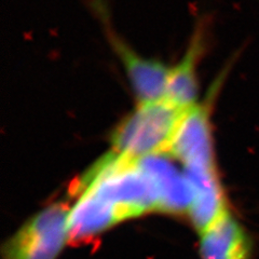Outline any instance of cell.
I'll return each mask as SVG.
<instances>
[{
  "label": "cell",
  "instance_id": "obj_1",
  "mask_svg": "<svg viewBox=\"0 0 259 259\" xmlns=\"http://www.w3.org/2000/svg\"><path fill=\"white\" fill-rule=\"evenodd\" d=\"M90 191L115 207L120 221L159 210L155 187L131 159L111 151L89 168L77 183L75 192Z\"/></svg>",
  "mask_w": 259,
  "mask_h": 259
},
{
  "label": "cell",
  "instance_id": "obj_2",
  "mask_svg": "<svg viewBox=\"0 0 259 259\" xmlns=\"http://www.w3.org/2000/svg\"><path fill=\"white\" fill-rule=\"evenodd\" d=\"M187 109L166 100L140 104L112 132V151L131 159L168 153Z\"/></svg>",
  "mask_w": 259,
  "mask_h": 259
},
{
  "label": "cell",
  "instance_id": "obj_3",
  "mask_svg": "<svg viewBox=\"0 0 259 259\" xmlns=\"http://www.w3.org/2000/svg\"><path fill=\"white\" fill-rule=\"evenodd\" d=\"M68 214L56 203L29 218L7 243L4 259H56L69 239Z\"/></svg>",
  "mask_w": 259,
  "mask_h": 259
},
{
  "label": "cell",
  "instance_id": "obj_4",
  "mask_svg": "<svg viewBox=\"0 0 259 259\" xmlns=\"http://www.w3.org/2000/svg\"><path fill=\"white\" fill-rule=\"evenodd\" d=\"M209 112V100L187 109L176 130L167 155L182 161L185 166L216 165Z\"/></svg>",
  "mask_w": 259,
  "mask_h": 259
},
{
  "label": "cell",
  "instance_id": "obj_5",
  "mask_svg": "<svg viewBox=\"0 0 259 259\" xmlns=\"http://www.w3.org/2000/svg\"><path fill=\"white\" fill-rule=\"evenodd\" d=\"M185 175L192 191L191 221L203 233L229 214L217 169L216 166L190 165L185 166Z\"/></svg>",
  "mask_w": 259,
  "mask_h": 259
},
{
  "label": "cell",
  "instance_id": "obj_6",
  "mask_svg": "<svg viewBox=\"0 0 259 259\" xmlns=\"http://www.w3.org/2000/svg\"><path fill=\"white\" fill-rule=\"evenodd\" d=\"M168 156L161 153L137 159V162L156 189L159 210L171 214L189 212L192 202L190 184Z\"/></svg>",
  "mask_w": 259,
  "mask_h": 259
},
{
  "label": "cell",
  "instance_id": "obj_7",
  "mask_svg": "<svg viewBox=\"0 0 259 259\" xmlns=\"http://www.w3.org/2000/svg\"><path fill=\"white\" fill-rule=\"evenodd\" d=\"M109 36L113 48L124 65L140 104L165 100L171 69L161 62L142 58L116 35Z\"/></svg>",
  "mask_w": 259,
  "mask_h": 259
},
{
  "label": "cell",
  "instance_id": "obj_8",
  "mask_svg": "<svg viewBox=\"0 0 259 259\" xmlns=\"http://www.w3.org/2000/svg\"><path fill=\"white\" fill-rule=\"evenodd\" d=\"M202 259H250L252 241L242 225L229 213L201 233Z\"/></svg>",
  "mask_w": 259,
  "mask_h": 259
},
{
  "label": "cell",
  "instance_id": "obj_9",
  "mask_svg": "<svg viewBox=\"0 0 259 259\" xmlns=\"http://www.w3.org/2000/svg\"><path fill=\"white\" fill-rule=\"evenodd\" d=\"M75 205L69 208L68 237L71 241L92 238L118 224L115 207L90 191H81Z\"/></svg>",
  "mask_w": 259,
  "mask_h": 259
},
{
  "label": "cell",
  "instance_id": "obj_10",
  "mask_svg": "<svg viewBox=\"0 0 259 259\" xmlns=\"http://www.w3.org/2000/svg\"><path fill=\"white\" fill-rule=\"evenodd\" d=\"M202 36L196 34L187 52L180 64L171 69L165 93V100L181 108H190L196 105L198 95L197 63L202 51Z\"/></svg>",
  "mask_w": 259,
  "mask_h": 259
}]
</instances>
